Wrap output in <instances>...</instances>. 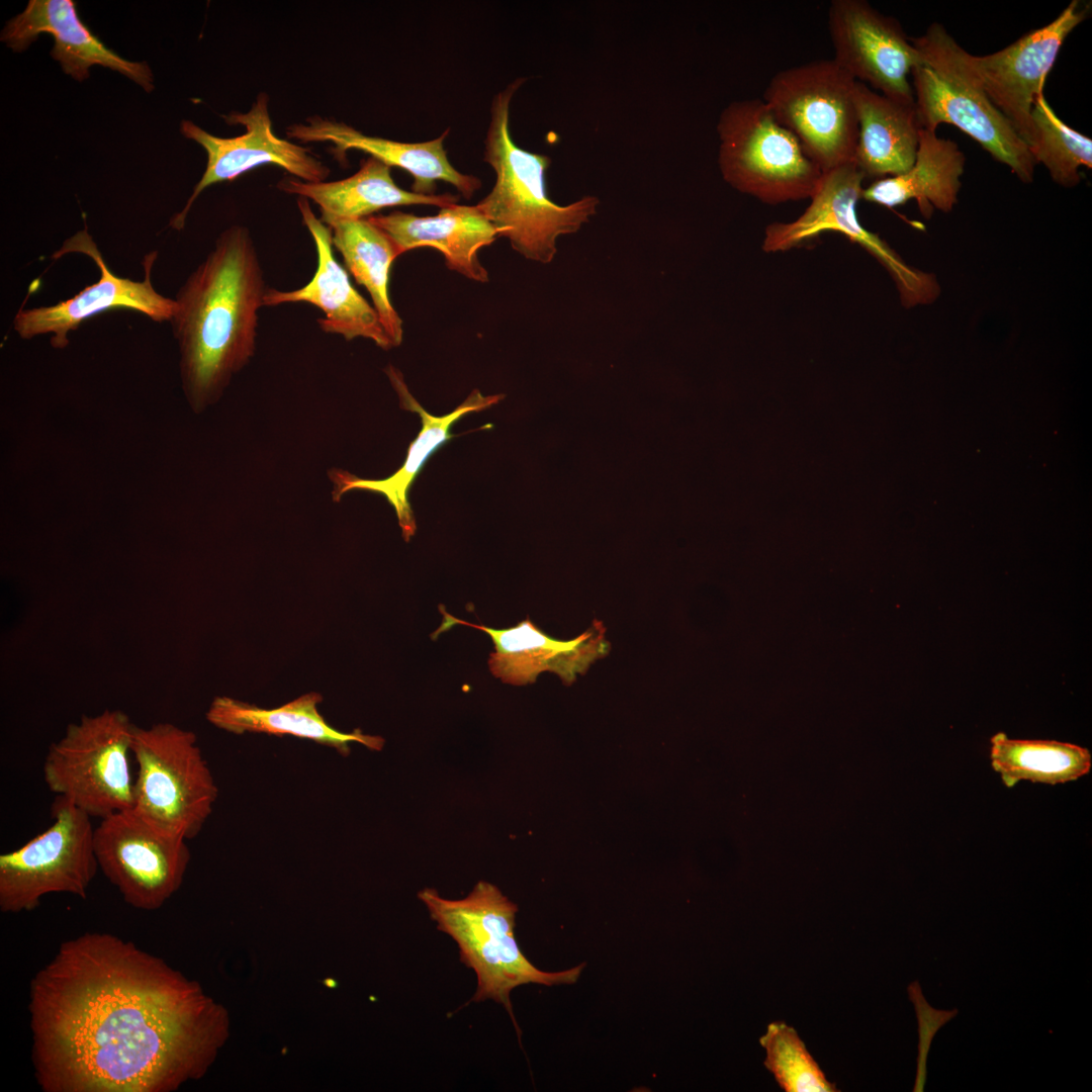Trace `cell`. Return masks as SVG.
<instances>
[{"label":"cell","instance_id":"5bb4252c","mask_svg":"<svg viewBox=\"0 0 1092 1092\" xmlns=\"http://www.w3.org/2000/svg\"><path fill=\"white\" fill-rule=\"evenodd\" d=\"M268 101L267 94L261 92L248 112H233L223 116L231 125L245 126L246 131L239 136L219 138L190 120L181 122L182 134L199 144L206 152L207 164L185 206L170 219L171 228L177 231L184 229L194 201L204 189L231 181L262 165H276L305 182H323L329 177L330 168L309 149L274 133Z\"/></svg>","mask_w":1092,"mask_h":1092},{"label":"cell","instance_id":"44dd1931","mask_svg":"<svg viewBox=\"0 0 1092 1092\" xmlns=\"http://www.w3.org/2000/svg\"><path fill=\"white\" fill-rule=\"evenodd\" d=\"M448 132L449 129L431 141L403 143L366 135L347 123L317 115L286 128V135L300 143H332V150L339 160H345L347 151L355 149L389 167L405 170L414 177L412 190L415 193L433 195L436 181L442 180L453 185L465 198H470L481 182L475 176L457 171L449 162L444 148Z\"/></svg>","mask_w":1092,"mask_h":1092},{"label":"cell","instance_id":"603a6c76","mask_svg":"<svg viewBox=\"0 0 1092 1092\" xmlns=\"http://www.w3.org/2000/svg\"><path fill=\"white\" fill-rule=\"evenodd\" d=\"M857 139L853 163L864 177L878 179L908 171L918 148L920 125L915 104L889 98L855 82Z\"/></svg>","mask_w":1092,"mask_h":1092},{"label":"cell","instance_id":"f1b7e54d","mask_svg":"<svg viewBox=\"0 0 1092 1092\" xmlns=\"http://www.w3.org/2000/svg\"><path fill=\"white\" fill-rule=\"evenodd\" d=\"M1033 141L1029 153L1041 163L1052 179L1065 187L1080 183L1079 169L1092 167V141L1058 117L1043 94L1038 95L1031 111Z\"/></svg>","mask_w":1092,"mask_h":1092},{"label":"cell","instance_id":"8fae6325","mask_svg":"<svg viewBox=\"0 0 1092 1092\" xmlns=\"http://www.w3.org/2000/svg\"><path fill=\"white\" fill-rule=\"evenodd\" d=\"M864 178L853 162L823 172L810 204L799 217L767 225L762 250L769 253L788 251L822 233H840L885 267L896 284L903 306L932 303L940 294L934 274L907 264L877 234L859 222L856 205L861 198Z\"/></svg>","mask_w":1092,"mask_h":1092},{"label":"cell","instance_id":"6da1fadb","mask_svg":"<svg viewBox=\"0 0 1092 1092\" xmlns=\"http://www.w3.org/2000/svg\"><path fill=\"white\" fill-rule=\"evenodd\" d=\"M28 998L44 1092H172L207 1072L229 1034L197 982L108 932L63 941Z\"/></svg>","mask_w":1092,"mask_h":1092},{"label":"cell","instance_id":"7a4b0ae2","mask_svg":"<svg viewBox=\"0 0 1092 1092\" xmlns=\"http://www.w3.org/2000/svg\"><path fill=\"white\" fill-rule=\"evenodd\" d=\"M268 288L251 233L239 224L219 234L179 288L170 324L194 412L215 403L254 356Z\"/></svg>","mask_w":1092,"mask_h":1092},{"label":"cell","instance_id":"ffe728a7","mask_svg":"<svg viewBox=\"0 0 1092 1092\" xmlns=\"http://www.w3.org/2000/svg\"><path fill=\"white\" fill-rule=\"evenodd\" d=\"M386 373L398 394L400 407L419 414L422 420L421 432L410 444L404 463L385 479L360 478L338 468L329 470V478L333 482L334 502H340L342 495L352 489H364L384 495L395 511L404 541L408 542L416 533L417 524L407 494L424 464L432 454L455 436L450 433V428L460 418L488 408L502 400L504 395L484 396L478 389H474L453 412L446 416L436 417L424 410L411 394L398 370L389 366Z\"/></svg>","mask_w":1092,"mask_h":1092},{"label":"cell","instance_id":"83f0119b","mask_svg":"<svg viewBox=\"0 0 1092 1092\" xmlns=\"http://www.w3.org/2000/svg\"><path fill=\"white\" fill-rule=\"evenodd\" d=\"M990 741L991 765L1007 788L1020 781L1065 784L1086 776L1092 766L1090 751L1073 743L1011 739L1002 732Z\"/></svg>","mask_w":1092,"mask_h":1092},{"label":"cell","instance_id":"277c9868","mask_svg":"<svg viewBox=\"0 0 1092 1092\" xmlns=\"http://www.w3.org/2000/svg\"><path fill=\"white\" fill-rule=\"evenodd\" d=\"M910 39L921 56L911 73L920 127L936 131L941 123L954 125L1023 183L1032 182L1036 163L1028 146L988 97L971 54L939 23Z\"/></svg>","mask_w":1092,"mask_h":1092},{"label":"cell","instance_id":"52a82bcc","mask_svg":"<svg viewBox=\"0 0 1092 1092\" xmlns=\"http://www.w3.org/2000/svg\"><path fill=\"white\" fill-rule=\"evenodd\" d=\"M131 754L135 813L187 840L201 831L218 796L196 735L171 723L134 725Z\"/></svg>","mask_w":1092,"mask_h":1092},{"label":"cell","instance_id":"8992f818","mask_svg":"<svg viewBox=\"0 0 1092 1092\" xmlns=\"http://www.w3.org/2000/svg\"><path fill=\"white\" fill-rule=\"evenodd\" d=\"M718 165L739 192L768 204L811 198L823 171L762 99L729 103L721 112Z\"/></svg>","mask_w":1092,"mask_h":1092},{"label":"cell","instance_id":"484cf974","mask_svg":"<svg viewBox=\"0 0 1092 1092\" xmlns=\"http://www.w3.org/2000/svg\"><path fill=\"white\" fill-rule=\"evenodd\" d=\"M965 162L954 142L920 128L912 167L901 175L877 179L862 189L861 198L886 207L915 200L925 217L933 208L949 212L958 202Z\"/></svg>","mask_w":1092,"mask_h":1092},{"label":"cell","instance_id":"ba28073f","mask_svg":"<svg viewBox=\"0 0 1092 1092\" xmlns=\"http://www.w3.org/2000/svg\"><path fill=\"white\" fill-rule=\"evenodd\" d=\"M134 724L119 710L83 715L49 747L43 781L91 818L133 807L129 755Z\"/></svg>","mask_w":1092,"mask_h":1092},{"label":"cell","instance_id":"d4e9b609","mask_svg":"<svg viewBox=\"0 0 1092 1092\" xmlns=\"http://www.w3.org/2000/svg\"><path fill=\"white\" fill-rule=\"evenodd\" d=\"M277 187L288 194L314 201L322 212L321 220L367 218L372 213L392 206L429 204L444 207L457 203L451 194L424 195L398 187L391 177L390 167L369 157L361 162L352 176L330 182H305L286 178Z\"/></svg>","mask_w":1092,"mask_h":1092},{"label":"cell","instance_id":"9c48e42d","mask_svg":"<svg viewBox=\"0 0 1092 1092\" xmlns=\"http://www.w3.org/2000/svg\"><path fill=\"white\" fill-rule=\"evenodd\" d=\"M855 82L833 59L816 60L779 71L761 98L823 172L853 162Z\"/></svg>","mask_w":1092,"mask_h":1092},{"label":"cell","instance_id":"2e32d148","mask_svg":"<svg viewBox=\"0 0 1092 1092\" xmlns=\"http://www.w3.org/2000/svg\"><path fill=\"white\" fill-rule=\"evenodd\" d=\"M1090 4L1073 0L1051 23L1022 35L1005 49L970 61L992 103L1030 147L1031 111L1046 76L1072 30L1088 16Z\"/></svg>","mask_w":1092,"mask_h":1092},{"label":"cell","instance_id":"30bf717a","mask_svg":"<svg viewBox=\"0 0 1092 1092\" xmlns=\"http://www.w3.org/2000/svg\"><path fill=\"white\" fill-rule=\"evenodd\" d=\"M53 823L22 846L0 855V910L20 913L43 896L87 898L99 867L91 817L61 796L51 806Z\"/></svg>","mask_w":1092,"mask_h":1092},{"label":"cell","instance_id":"3957f363","mask_svg":"<svg viewBox=\"0 0 1092 1092\" xmlns=\"http://www.w3.org/2000/svg\"><path fill=\"white\" fill-rule=\"evenodd\" d=\"M525 81L514 80L492 99L483 160L493 169L495 183L476 206L515 251L547 264L557 252V238L588 222L600 200L586 195L565 206L554 203L545 187L550 157L521 149L512 140L510 105Z\"/></svg>","mask_w":1092,"mask_h":1092},{"label":"cell","instance_id":"d6986e66","mask_svg":"<svg viewBox=\"0 0 1092 1092\" xmlns=\"http://www.w3.org/2000/svg\"><path fill=\"white\" fill-rule=\"evenodd\" d=\"M43 32L54 36L53 59L74 79L88 78L89 68L100 65L124 75L149 93L154 89L148 64L127 61L107 48L81 20L72 0H30L23 12L7 22L1 40L20 53Z\"/></svg>","mask_w":1092,"mask_h":1092},{"label":"cell","instance_id":"4316f807","mask_svg":"<svg viewBox=\"0 0 1092 1092\" xmlns=\"http://www.w3.org/2000/svg\"><path fill=\"white\" fill-rule=\"evenodd\" d=\"M327 225L333 247L342 255L348 271L370 294L392 347L399 346L403 337L402 320L390 301L388 283L391 264L401 255L400 251L387 234L367 218L337 219Z\"/></svg>","mask_w":1092,"mask_h":1092},{"label":"cell","instance_id":"9a60e30c","mask_svg":"<svg viewBox=\"0 0 1092 1092\" xmlns=\"http://www.w3.org/2000/svg\"><path fill=\"white\" fill-rule=\"evenodd\" d=\"M833 60L855 81L915 104L912 70L921 56L900 23L863 0H833L828 9Z\"/></svg>","mask_w":1092,"mask_h":1092},{"label":"cell","instance_id":"ac0fdd59","mask_svg":"<svg viewBox=\"0 0 1092 1092\" xmlns=\"http://www.w3.org/2000/svg\"><path fill=\"white\" fill-rule=\"evenodd\" d=\"M448 617L489 635L494 645L489 669L502 681L515 686L532 684L544 671L553 672L563 684L571 685L611 649L606 628L596 619L577 637L560 640L545 634L529 619L511 628L493 629Z\"/></svg>","mask_w":1092,"mask_h":1092},{"label":"cell","instance_id":"f546056e","mask_svg":"<svg viewBox=\"0 0 1092 1092\" xmlns=\"http://www.w3.org/2000/svg\"><path fill=\"white\" fill-rule=\"evenodd\" d=\"M759 1041L766 1053L763 1062L765 1068L785 1091H838L835 1084L828 1081L793 1027L782 1021L771 1022Z\"/></svg>","mask_w":1092,"mask_h":1092},{"label":"cell","instance_id":"7402d4cb","mask_svg":"<svg viewBox=\"0 0 1092 1092\" xmlns=\"http://www.w3.org/2000/svg\"><path fill=\"white\" fill-rule=\"evenodd\" d=\"M367 219L387 234L401 254L431 247L443 254L450 270L474 281H488V273L478 260V251L493 243L497 233L476 205L450 204L433 216L395 210Z\"/></svg>","mask_w":1092,"mask_h":1092},{"label":"cell","instance_id":"e0dca14e","mask_svg":"<svg viewBox=\"0 0 1092 1092\" xmlns=\"http://www.w3.org/2000/svg\"><path fill=\"white\" fill-rule=\"evenodd\" d=\"M297 206L302 222L314 242L316 269L310 281L298 289L282 291L269 287L264 296V306L309 303L325 314L317 320L323 332L341 335L347 341L366 338L378 347L389 350L392 344L375 308L355 289L347 271L334 256L331 230L315 216L308 199L298 197Z\"/></svg>","mask_w":1092,"mask_h":1092},{"label":"cell","instance_id":"cb8c5ba5","mask_svg":"<svg viewBox=\"0 0 1092 1092\" xmlns=\"http://www.w3.org/2000/svg\"><path fill=\"white\" fill-rule=\"evenodd\" d=\"M322 701L321 694L310 692L278 708L264 709L220 696L211 702L206 719L213 726L230 733L290 735L333 747L343 755L350 752L352 742H358L373 750L383 747L384 740L379 736L364 734L359 729L345 733L328 724L317 709Z\"/></svg>","mask_w":1092,"mask_h":1092},{"label":"cell","instance_id":"4dcf8cb0","mask_svg":"<svg viewBox=\"0 0 1092 1092\" xmlns=\"http://www.w3.org/2000/svg\"><path fill=\"white\" fill-rule=\"evenodd\" d=\"M908 995L914 1005L918 1023V1057L914 1092L924 1091L927 1078V1057L937 1031L958 1015V1009H936L925 999L918 981L909 984Z\"/></svg>","mask_w":1092,"mask_h":1092},{"label":"cell","instance_id":"5b68a950","mask_svg":"<svg viewBox=\"0 0 1092 1092\" xmlns=\"http://www.w3.org/2000/svg\"><path fill=\"white\" fill-rule=\"evenodd\" d=\"M418 897L438 930L456 942L460 961L474 972L477 984L470 1002L492 1000L502 1004L519 1035L512 991L526 984H573L584 968L579 965L546 972L535 967L515 938L517 905L488 882H478L468 896L459 900L443 898L431 888L420 891Z\"/></svg>","mask_w":1092,"mask_h":1092},{"label":"cell","instance_id":"7c38bea8","mask_svg":"<svg viewBox=\"0 0 1092 1092\" xmlns=\"http://www.w3.org/2000/svg\"><path fill=\"white\" fill-rule=\"evenodd\" d=\"M99 870L129 906L155 911L181 887L191 853L187 839L132 809L100 819L94 828Z\"/></svg>","mask_w":1092,"mask_h":1092},{"label":"cell","instance_id":"4fadbf2b","mask_svg":"<svg viewBox=\"0 0 1092 1092\" xmlns=\"http://www.w3.org/2000/svg\"><path fill=\"white\" fill-rule=\"evenodd\" d=\"M78 253L92 259L99 269V279L74 296L52 305L20 308L12 326L19 338L30 340L50 335L51 345L64 349L69 335L89 318L116 308L138 311L154 322H170L176 303L174 298L159 293L152 283V268L157 252L145 257L143 280L115 275L107 266L87 228L67 239L53 255L54 259Z\"/></svg>","mask_w":1092,"mask_h":1092}]
</instances>
